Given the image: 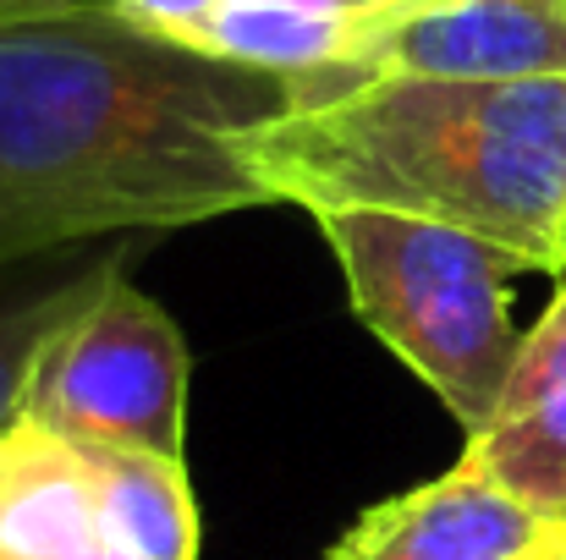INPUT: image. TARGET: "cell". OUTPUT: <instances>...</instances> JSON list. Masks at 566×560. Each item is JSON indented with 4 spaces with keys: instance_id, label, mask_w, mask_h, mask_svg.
Here are the masks:
<instances>
[{
    "instance_id": "obj_1",
    "label": "cell",
    "mask_w": 566,
    "mask_h": 560,
    "mask_svg": "<svg viewBox=\"0 0 566 560\" xmlns=\"http://www.w3.org/2000/svg\"><path fill=\"white\" fill-rule=\"evenodd\" d=\"M292 88L111 6L0 22V264L270 203L242 138Z\"/></svg>"
},
{
    "instance_id": "obj_2",
    "label": "cell",
    "mask_w": 566,
    "mask_h": 560,
    "mask_svg": "<svg viewBox=\"0 0 566 560\" xmlns=\"http://www.w3.org/2000/svg\"><path fill=\"white\" fill-rule=\"evenodd\" d=\"M292 83V105L242 138L270 203L440 220L512 247L534 270H562L566 77L314 72Z\"/></svg>"
},
{
    "instance_id": "obj_3",
    "label": "cell",
    "mask_w": 566,
    "mask_h": 560,
    "mask_svg": "<svg viewBox=\"0 0 566 560\" xmlns=\"http://www.w3.org/2000/svg\"><path fill=\"white\" fill-rule=\"evenodd\" d=\"M314 220L342 264L353 314L479 434L523 347L506 286L534 264L440 220L385 209H331Z\"/></svg>"
},
{
    "instance_id": "obj_4",
    "label": "cell",
    "mask_w": 566,
    "mask_h": 560,
    "mask_svg": "<svg viewBox=\"0 0 566 560\" xmlns=\"http://www.w3.org/2000/svg\"><path fill=\"white\" fill-rule=\"evenodd\" d=\"M188 341L127 275L77 308L33 358L22 418L88 445L188 462Z\"/></svg>"
},
{
    "instance_id": "obj_5",
    "label": "cell",
    "mask_w": 566,
    "mask_h": 560,
    "mask_svg": "<svg viewBox=\"0 0 566 560\" xmlns=\"http://www.w3.org/2000/svg\"><path fill=\"white\" fill-rule=\"evenodd\" d=\"M342 72L551 83L566 77V0H418L390 11Z\"/></svg>"
},
{
    "instance_id": "obj_6",
    "label": "cell",
    "mask_w": 566,
    "mask_h": 560,
    "mask_svg": "<svg viewBox=\"0 0 566 560\" xmlns=\"http://www.w3.org/2000/svg\"><path fill=\"white\" fill-rule=\"evenodd\" d=\"M556 517H539L479 467L451 473L379 500L325 560H528Z\"/></svg>"
},
{
    "instance_id": "obj_7",
    "label": "cell",
    "mask_w": 566,
    "mask_h": 560,
    "mask_svg": "<svg viewBox=\"0 0 566 560\" xmlns=\"http://www.w3.org/2000/svg\"><path fill=\"white\" fill-rule=\"evenodd\" d=\"M0 560H144L116 533L88 451L28 418L0 429Z\"/></svg>"
},
{
    "instance_id": "obj_8",
    "label": "cell",
    "mask_w": 566,
    "mask_h": 560,
    "mask_svg": "<svg viewBox=\"0 0 566 560\" xmlns=\"http://www.w3.org/2000/svg\"><path fill=\"white\" fill-rule=\"evenodd\" d=\"M462 462L539 517H566V286L523 336L512 379L490 423L468 434Z\"/></svg>"
},
{
    "instance_id": "obj_9",
    "label": "cell",
    "mask_w": 566,
    "mask_h": 560,
    "mask_svg": "<svg viewBox=\"0 0 566 560\" xmlns=\"http://www.w3.org/2000/svg\"><path fill=\"white\" fill-rule=\"evenodd\" d=\"M122 264H127L122 236L0 264V429L22 418V384L39 347L77 308H88L105 292V281L122 275Z\"/></svg>"
},
{
    "instance_id": "obj_10",
    "label": "cell",
    "mask_w": 566,
    "mask_h": 560,
    "mask_svg": "<svg viewBox=\"0 0 566 560\" xmlns=\"http://www.w3.org/2000/svg\"><path fill=\"white\" fill-rule=\"evenodd\" d=\"M94 484L116 533L144 560H198V506H192L188 462L127 451V445H88Z\"/></svg>"
},
{
    "instance_id": "obj_11",
    "label": "cell",
    "mask_w": 566,
    "mask_h": 560,
    "mask_svg": "<svg viewBox=\"0 0 566 560\" xmlns=\"http://www.w3.org/2000/svg\"><path fill=\"white\" fill-rule=\"evenodd\" d=\"M220 6H226V0H111V11L127 17L133 28L160 33V39H171V44H188L198 55H203V33H209V22L220 17Z\"/></svg>"
},
{
    "instance_id": "obj_12",
    "label": "cell",
    "mask_w": 566,
    "mask_h": 560,
    "mask_svg": "<svg viewBox=\"0 0 566 560\" xmlns=\"http://www.w3.org/2000/svg\"><path fill=\"white\" fill-rule=\"evenodd\" d=\"M111 0H0V22H22V17H55V11H94Z\"/></svg>"
},
{
    "instance_id": "obj_13",
    "label": "cell",
    "mask_w": 566,
    "mask_h": 560,
    "mask_svg": "<svg viewBox=\"0 0 566 560\" xmlns=\"http://www.w3.org/2000/svg\"><path fill=\"white\" fill-rule=\"evenodd\" d=\"M528 560H566V517H556V522H551L545 545H539V550H534Z\"/></svg>"
},
{
    "instance_id": "obj_14",
    "label": "cell",
    "mask_w": 566,
    "mask_h": 560,
    "mask_svg": "<svg viewBox=\"0 0 566 560\" xmlns=\"http://www.w3.org/2000/svg\"><path fill=\"white\" fill-rule=\"evenodd\" d=\"M347 6H364V11H375V17H390V11H407V6H418V0H347Z\"/></svg>"
},
{
    "instance_id": "obj_15",
    "label": "cell",
    "mask_w": 566,
    "mask_h": 560,
    "mask_svg": "<svg viewBox=\"0 0 566 560\" xmlns=\"http://www.w3.org/2000/svg\"><path fill=\"white\" fill-rule=\"evenodd\" d=\"M562 270H566V203H562Z\"/></svg>"
},
{
    "instance_id": "obj_16",
    "label": "cell",
    "mask_w": 566,
    "mask_h": 560,
    "mask_svg": "<svg viewBox=\"0 0 566 560\" xmlns=\"http://www.w3.org/2000/svg\"><path fill=\"white\" fill-rule=\"evenodd\" d=\"M539 545H545V539H539Z\"/></svg>"
}]
</instances>
